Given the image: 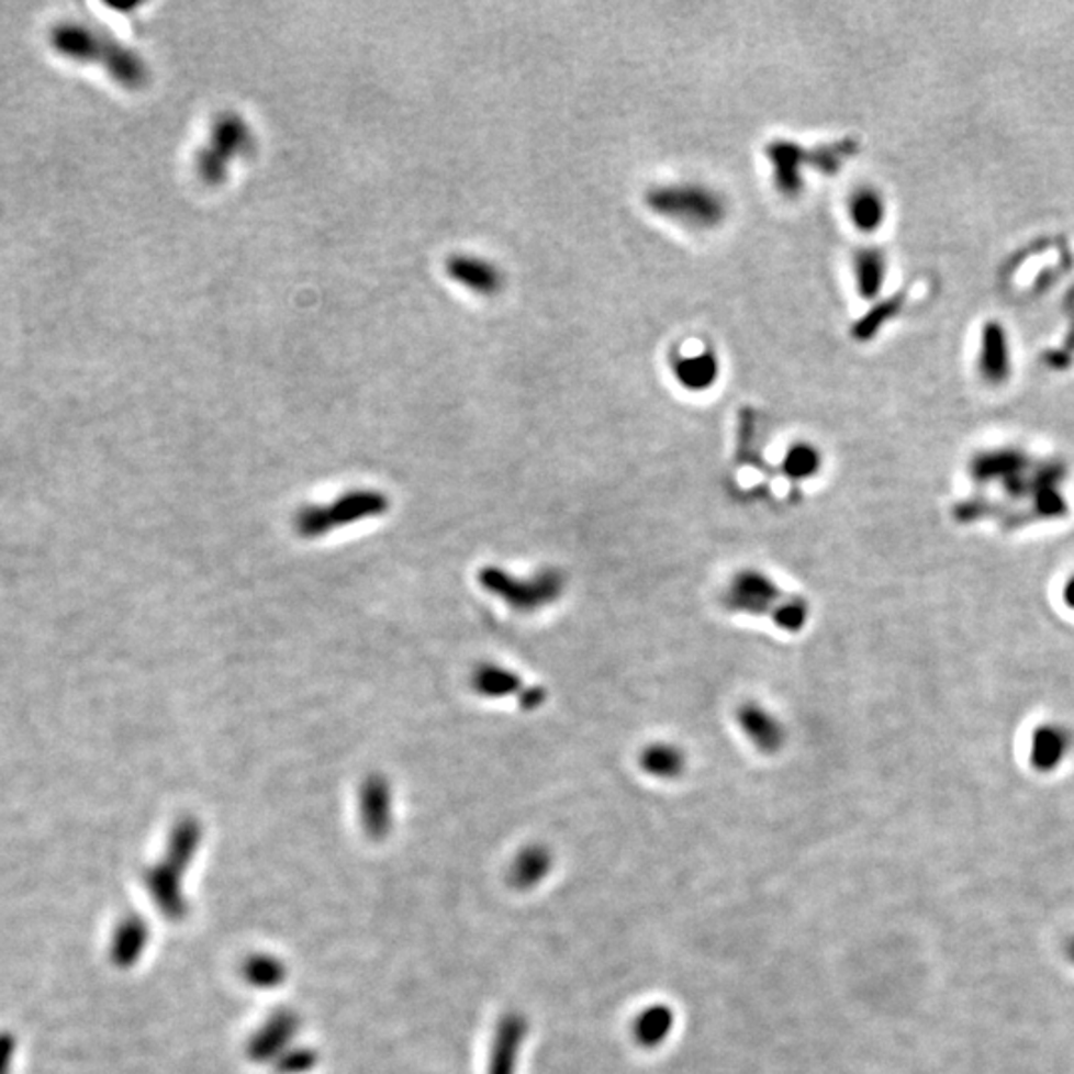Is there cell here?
<instances>
[{"instance_id": "5", "label": "cell", "mask_w": 1074, "mask_h": 1074, "mask_svg": "<svg viewBox=\"0 0 1074 1074\" xmlns=\"http://www.w3.org/2000/svg\"><path fill=\"white\" fill-rule=\"evenodd\" d=\"M784 600L779 583L757 569L738 571L725 590V607L742 615L772 617Z\"/></svg>"}, {"instance_id": "29", "label": "cell", "mask_w": 1074, "mask_h": 1074, "mask_svg": "<svg viewBox=\"0 0 1074 1074\" xmlns=\"http://www.w3.org/2000/svg\"><path fill=\"white\" fill-rule=\"evenodd\" d=\"M1034 748H1037V750H1039L1043 757H1047V754L1056 757V754H1061V748L1064 747L1063 740H1061V735H1056V732H1053V730H1044V732H1041L1039 738H1037Z\"/></svg>"}, {"instance_id": "27", "label": "cell", "mask_w": 1074, "mask_h": 1074, "mask_svg": "<svg viewBox=\"0 0 1074 1074\" xmlns=\"http://www.w3.org/2000/svg\"><path fill=\"white\" fill-rule=\"evenodd\" d=\"M315 1051L309 1049H297V1051H284L281 1059L277 1061V1071L283 1074H301L311 1071L315 1066Z\"/></svg>"}, {"instance_id": "11", "label": "cell", "mask_w": 1074, "mask_h": 1074, "mask_svg": "<svg viewBox=\"0 0 1074 1074\" xmlns=\"http://www.w3.org/2000/svg\"><path fill=\"white\" fill-rule=\"evenodd\" d=\"M146 885L164 916L181 919L188 914V904L181 894V872L176 868L166 862L152 868L146 874Z\"/></svg>"}, {"instance_id": "3", "label": "cell", "mask_w": 1074, "mask_h": 1074, "mask_svg": "<svg viewBox=\"0 0 1074 1074\" xmlns=\"http://www.w3.org/2000/svg\"><path fill=\"white\" fill-rule=\"evenodd\" d=\"M852 152V146L834 144L824 148L804 149L796 142H774L767 149L770 166L774 168V183L782 195L794 198L802 191L804 179L802 168L820 169L824 174H834L842 166L843 159Z\"/></svg>"}, {"instance_id": "22", "label": "cell", "mask_w": 1074, "mask_h": 1074, "mask_svg": "<svg viewBox=\"0 0 1074 1074\" xmlns=\"http://www.w3.org/2000/svg\"><path fill=\"white\" fill-rule=\"evenodd\" d=\"M850 220L860 232L872 233L885 220V205L874 190H860L850 200Z\"/></svg>"}, {"instance_id": "25", "label": "cell", "mask_w": 1074, "mask_h": 1074, "mask_svg": "<svg viewBox=\"0 0 1074 1074\" xmlns=\"http://www.w3.org/2000/svg\"><path fill=\"white\" fill-rule=\"evenodd\" d=\"M671 1025H673L671 1013L667 1011L664 1007H655L651 1011L645 1013L637 1022V1037L642 1044L661 1043L671 1029Z\"/></svg>"}, {"instance_id": "19", "label": "cell", "mask_w": 1074, "mask_h": 1074, "mask_svg": "<svg viewBox=\"0 0 1074 1074\" xmlns=\"http://www.w3.org/2000/svg\"><path fill=\"white\" fill-rule=\"evenodd\" d=\"M200 840L201 828L198 821L191 818L179 821L169 838L168 853L164 862L183 874L186 868L191 864V858L195 855Z\"/></svg>"}, {"instance_id": "30", "label": "cell", "mask_w": 1074, "mask_h": 1074, "mask_svg": "<svg viewBox=\"0 0 1074 1074\" xmlns=\"http://www.w3.org/2000/svg\"><path fill=\"white\" fill-rule=\"evenodd\" d=\"M1066 597H1069V603H1071V605L1074 607V580L1071 581V585H1069V590H1066Z\"/></svg>"}, {"instance_id": "23", "label": "cell", "mask_w": 1074, "mask_h": 1074, "mask_svg": "<svg viewBox=\"0 0 1074 1074\" xmlns=\"http://www.w3.org/2000/svg\"><path fill=\"white\" fill-rule=\"evenodd\" d=\"M287 975L283 961L273 955H255L243 965V977L257 989H275Z\"/></svg>"}, {"instance_id": "24", "label": "cell", "mask_w": 1074, "mask_h": 1074, "mask_svg": "<svg viewBox=\"0 0 1074 1074\" xmlns=\"http://www.w3.org/2000/svg\"><path fill=\"white\" fill-rule=\"evenodd\" d=\"M549 865L551 860L544 848H527L526 852L519 853L512 870V877L519 887H529L548 874Z\"/></svg>"}, {"instance_id": "16", "label": "cell", "mask_w": 1074, "mask_h": 1074, "mask_svg": "<svg viewBox=\"0 0 1074 1074\" xmlns=\"http://www.w3.org/2000/svg\"><path fill=\"white\" fill-rule=\"evenodd\" d=\"M674 379L686 390L701 392L711 389L718 377V360L713 353L695 357H679L673 362Z\"/></svg>"}, {"instance_id": "13", "label": "cell", "mask_w": 1074, "mask_h": 1074, "mask_svg": "<svg viewBox=\"0 0 1074 1074\" xmlns=\"http://www.w3.org/2000/svg\"><path fill=\"white\" fill-rule=\"evenodd\" d=\"M149 929L139 916H130L118 924L112 938V959L118 967H132L148 946Z\"/></svg>"}, {"instance_id": "17", "label": "cell", "mask_w": 1074, "mask_h": 1074, "mask_svg": "<svg viewBox=\"0 0 1074 1074\" xmlns=\"http://www.w3.org/2000/svg\"><path fill=\"white\" fill-rule=\"evenodd\" d=\"M472 685L480 695L488 698H506L524 691L522 679L500 664H480L472 676Z\"/></svg>"}, {"instance_id": "7", "label": "cell", "mask_w": 1074, "mask_h": 1074, "mask_svg": "<svg viewBox=\"0 0 1074 1074\" xmlns=\"http://www.w3.org/2000/svg\"><path fill=\"white\" fill-rule=\"evenodd\" d=\"M737 725L748 742L762 754H776L786 745V728L782 720L759 703L738 706Z\"/></svg>"}, {"instance_id": "15", "label": "cell", "mask_w": 1074, "mask_h": 1074, "mask_svg": "<svg viewBox=\"0 0 1074 1074\" xmlns=\"http://www.w3.org/2000/svg\"><path fill=\"white\" fill-rule=\"evenodd\" d=\"M639 767L653 779L673 780L685 772V752L673 742H651L642 748Z\"/></svg>"}, {"instance_id": "18", "label": "cell", "mask_w": 1074, "mask_h": 1074, "mask_svg": "<svg viewBox=\"0 0 1074 1074\" xmlns=\"http://www.w3.org/2000/svg\"><path fill=\"white\" fill-rule=\"evenodd\" d=\"M981 372L989 380H999L1009 372V353L1007 340L999 325L991 323L983 333V350H981Z\"/></svg>"}, {"instance_id": "1", "label": "cell", "mask_w": 1074, "mask_h": 1074, "mask_svg": "<svg viewBox=\"0 0 1074 1074\" xmlns=\"http://www.w3.org/2000/svg\"><path fill=\"white\" fill-rule=\"evenodd\" d=\"M48 41L54 53L72 63L100 66L114 82L127 90H139L148 85L146 63L126 44L118 43L112 34L98 26L85 22H60L48 34Z\"/></svg>"}, {"instance_id": "12", "label": "cell", "mask_w": 1074, "mask_h": 1074, "mask_svg": "<svg viewBox=\"0 0 1074 1074\" xmlns=\"http://www.w3.org/2000/svg\"><path fill=\"white\" fill-rule=\"evenodd\" d=\"M389 507V500L380 492H350L338 497L335 504L325 506L328 529L348 526L367 517L380 516Z\"/></svg>"}, {"instance_id": "2", "label": "cell", "mask_w": 1074, "mask_h": 1074, "mask_svg": "<svg viewBox=\"0 0 1074 1074\" xmlns=\"http://www.w3.org/2000/svg\"><path fill=\"white\" fill-rule=\"evenodd\" d=\"M645 200L659 217L695 232L715 230L727 220V203L723 195L698 183L657 186L649 190Z\"/></svg>"}, {"instance_id": "6", "label": "cell", "mask_w": 1074, "mask_h": 1074, "mask_svg": "<svg viewBox=\"0 0 1074 1074\" xmlns=\"http://www.w3.org/2000/svg\"><path fill=\"white\" fill-rule=\"evenodd\" d=\"M249 144H251L249 130L243 124L242 118L235 114L220 118L211 132L210 148L203 149L198 159V171L201 178L208 183H220L225 174L222 154H225V161L230 164L235 156L249 148Z\"/></svg>"}, {"instance_id": "28", "label": "cell", "mask_w": 1074, "mask_h": 1074, "mask_svg": "<svg viewBox=\"0 0 1074 1074\" xmlns=\"http://www.w3.org/2000/svg\"><path fill=\"white\" fill-rule=\"evenodd\" d=\"M16 1041L12 1032H0V1074H11Z\"/></svg>"}, {"instance_id": "26", "label": "cell", "mask_w": 1074, "mask_h": 1074, "mask_svg": "<svg viewBox=\"0 0 1074 1074\" xmlns=\"http://www.w3.org/2000/svg\"><path fill=\"white\" fill-rule=\"evenodd\" d=\"M772 622L779 625L780 629L788 633H798L806 627L808 622V605L806 601L798 597H786L784 603L772 615Z\"/></svg>"}, {"instance_id": "14", "label": "cell", "mask_w": 1074, "mask_h": 1074, "mask_svg": "<svg viewBox=\"0 0 1074 1074\" xmlns=\"http://www.w3.org/2000/svg\"><path fill=\"white\" fill-rule=\"evenodd\" d=\"M524 1037H526V1021L522 1017L507 1015L506 1019L500 1022L490 1074H514V1063Z\"/></svg>"}, {"instance_id": "8", "label": "cell", "mask_w": 1074, "mask_h": 1074, "mask_svg": "<svg viewBox=\"0 0 1074 1074\" xmlns=\"http://www.w3.org/2000/svg\"><path fill=\"white\" fill-rule=\"evenodd\" d=\"M446 271L452 281L474 291L478 295H495L504 284V275L500 273V269L474 255L450 257L446 264Z\"/></svg>"}, {"instance_id": "10", "label": "cell", "mask_w": 1074, "mask_h": 1074, "mask_svg": "<svg viewBox=\"0 0 1074 1074\" xmlns=\"http://www.w3.org/2000/svg\"><path fill=\"white\" fill-rule=\"evenodd\" d=\"M360 812L365 830L372 838L387 836L392 824V794L387 780L370 776L360 792Z\"/></svg>"}, {"instance_id": "20", "label": "cell", "mask_w": 1074, "mask_h": 1074, "mask_svg": "<svg viewBox=\"0 0 1074 1074\" xmlns=\"http://www.w3.org/2000/svg\"><path fill=\"white\" fill-rule=\"evenodd\" d=\"M858 291L864 299H874L885 281V255L877 249H862L853 259Z\"/></svg>"}, {"instance_id": "21", "label": "cell", "mask_w": 1074, "mask_h": 1074, "mask_svg": "<svg viewBox=\"0 0 1074 1074\" xmlns=\"http://www.w3.org/2000/svg\"><path fill=\"white\" fill-rule=\"evenodd\" d=\"M782 470L791 480H810L821 470V454L814 444L794 443L784 452Z\"/></svg>"}, {"instance_id": "9", "label": "cell", "mask_w": 1074, "mask_h": 1074, "mask_svg": "<svg viewBox=\"0 0 1074 1074\" xmlns=\"http://www.w3.org/2000/svg\"><path fill=\"white\" fill-rule=\"evenodd\" d=\"M299 1031V1019L293 1013H275L259 1031L255 1032L251 1043L247 1047L254 1061H271L287 1051V1044L293 1041Z\"/></svg>"}, {"instance_id": "4", "label": "cell", "mask_w": 1074, "mask_h": 1074, "mask_svg": "<svg viewBox=\"0 0 1074 1074\" xmlns=\"http://www.w3.org/2000/svg\"><path fill=\"white\" fill-rule=\"evenodd\" d=\"M480 583L516 612H537L563 593L558 571H541L532 580H516L502 569H482Z\"/></svg>"}]
</instances>
